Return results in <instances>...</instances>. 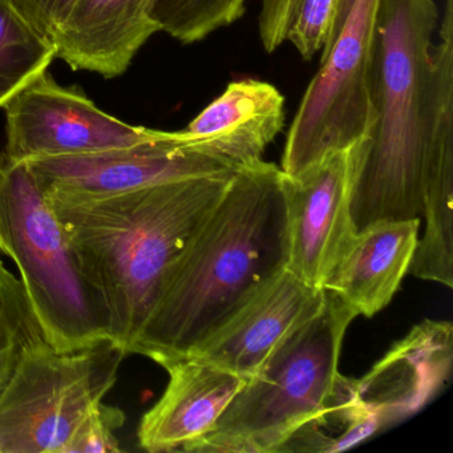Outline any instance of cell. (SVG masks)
<instances>
[{
    "mask_svg": "<svg viewBox=\"0 0 453 453\" xmlns=\"http://www.w3.org/2000/svg\"><path fill=\"white\" fill-rule=\"evenodd\" d=\"M375 120L351 197L357 232L421 219L426 173L453 163V0H380L373 65Z\"/></svg>",
    "mask_w": 453,
    "mask_h": 453,
    "instance_id": "cell-1",
    "label": "cell"
},
{
    "mask_svg": "<svg viewBox=\"0 0 453 453\" xmlns=\"http://www.w3.org/2000/svg\"><path fill=\"white\" fill-rule=\"evenodd\" d=\"M288 261L282 169H238L221 200L172 267L129 354L164 367L237 314Z\"/></svg>",
    "mask_w": 453,
    "mask_h": 453,
    "instance_id": "cell-2",
    "label": "cell"
},
{
    "mask_svg": "<svg viewBox=\"0 0 453 453\" xmlns=\"http://www.w3.org/2000/svg\"><path fill=\"white\" fill-rule=\"evenodd\" d=\"M234 173L192 177L100 197L46 192L104 302L110 339L129 355L172 267Z\"/></svg>",
    "mask_w": 453,
    "mask_h": 453,
    "instance_id": "cell-3",
    "label": "cell"
},
{
    "mask_svg": "<svg viewBox=\"0 0 453 453\" xmlns=\"http://www.w3.org/2000/svg\"><path fill=\"white\" fill-rule=\"evenodd\" d=\"M0 254L17 265L44 341L55 351L110 339V318L70 234L27 161L0 150Z\"/></svg>",
    "mask_w": 453,
    "mask_h": 453,
    "instance_id": "cell-4",
    "label": "cell"
},
{
    "mask_svg": "<svg viewBox=\"0 0 453 453\" xmlns=\"http://www.w3.org/2000/svg\"><path fill=\"white\" fill-rule=\"evenodd\" d=\"M325 293L322 309L275 349L188 452L278 453L330 402L342 376V344L357 314L333 291Z\"/></svg>",
    "mask_w": 453,
    "mask_h": 453,
    "instance_id": "cell-5",
    "label": "cell"
},
{
    "mask_svg": "<svg viewBox=\"0 0 453 453\" xmlns=\"http://www.w3.org/2000/svg\"><path fill=\"white\" fill-rule=\"evenodd\" d=\"M126 357L111 339L68 352L30 347L0 392V453H68Z\"/></svg>",
    "mask_w": 453,
    "mask_h": 453,
    "instance_id": "cell-6",
    "label": "cell"
},
{
    "mask_svg": "<svg viewBox=\"0 0 453 453\" xmlns=\"http://www.w3.org/2000/svg\"><path fill=\"white\" fill-rule=\"evenodd\" d=\"M380 0H355L288 129L282 171L298 174L367 139L375 120L373 65Z\"/></svg>",
    "mask_w": 453,
    "mask_h": 453,
    "instance_id": "cell-7",
    "label": "cell"
},
{
    "mask_svg": "<svg viewBox=\"0 0 453 453\" xmlns=\"http://www.w3.org/2000/svg\"><path fill=\"white\" fill-rule=\"evenodd\" d=\"M6 150L20 161L88 155L157 139L158 129L129 126L103 112L78 87L60 86L49 71L4 108Z\"/></svg>",
    "mask_w": 453,
    "mask_h": 453,
    "instance_id": "cell-8",
    "label": "cell"
},
{
    "mask_svg": "<svg viewBox=\"0 0 453 453\" xmlns=\"http://www.w3.org/2000/svg\"><path fill=\"white\" fill-rule=\"evenodd\" d=\"M362 142L328 153L294 176L282 171L288 232L286 269L314 288H323L357 233L351 197Z\"/></svg>",
    "mask_w": 453,
    "mask_h": 453,
    "instance_id": "cell-9",
    "label": "cell"
},
{
    "mask_svg": "<svg viewBox=\"0 0 453 453\" xmlns=\"http://www.w3.org/2000/svg\"><path fill=\"white\" fill-rule=\"evenodd\" d=\"M46 192L100 197L192 177L234 173L229 164L184 147L179 132L160 131L157 139L88 155L27 161Z\"/></svg>",
    "mask_w": 453,
    "mask_h": 453,
    "instance_id": "cell-10",
    "label": "cell"
},
{
    "mask_svg": "<svg viewBox=\"0 0 453 453\" xmlns=\"http://www.w3.org/2000/svg\"><path fill=\"white\" fill-rule=\"evenodd\" d=\"M325 296L323 288L283 270L187 357L249 380L291 333L322 309Z\"/></svg>",
    "mask_w": 453,
    "mask_h": 453,
    "instance_id": "cell-11",
    "label": "cell"
},
{
    "mask_svg": "<svg viewBox=\"0 0 453 453\" xmlns=\"http://www.w3.org/2000/svg\"><path fill=\"white\" fill-rule=\"evenodd\" d=\"M452 362V323L423 320L357 380V397L386 428L431 402L449 378Z\"/></svg>",
    "mask_w": 453,
    "mask_h": 453,
    "instance_id": "cell-12",
    "label": "cell"
},
{
    "mask_svg": "<svg viewBox=\"0 0 453 453\" xmlns=\"http://www.w3.org/2000/svg\"><path fill=\"white\" fill-rule=\"evenodd\" d=\"M285 126V97L266 81H233L184 131V147L234 169L262 160Z\"/></svg>",
    "mask_w": 453,
    "mask_h": 453,
    "instance_id": "cell-13",
    "label": "cell"
},
{
    "mask_svg": "<svg viewBox=\"0 0 453 453\" xmlns=\"http://www.w3.org/2000/svg\"><path fill=\"white\" fill-rule=\"evenodd\" d=\"M168 386L140 423V447L148 452H188L213 428L245 383L234 373L195 357L164 365Z\"/></svg>",
    "mask_w": 453,
    "mask_h": 453,
    "instance_id": "cell-14",
    "label": "cell"
},
{
    "mask_svg": "<svg viewBox=\"0 0 453 453\" xmlns=\"http://www.w3.org/2000/svg\"><path fill=\"white\" fill-rule=\"evenodd\" d=\"M153 0H76L52 35L57 58L73 71L104 79L124 75L142 46L160 33L150 19Z\"/></svg>",
    "mask_w": 453,
    "mask_h": 453,
    "instance_id": "cell-15",
    "label": "cell"
},
{
    "mask_svg": "<svg viewBox=\"0 0 453 453\" xmlns=\"http://www.w3.org/2000/svg\"><path fill=\"white\" fill-rule=\"evenodd\" d=\"M420 225L421 219L383 221L357 232L323 290L341 296L357 315L372 318L388 306L410 272Z\"/></svg>",
    "mask_w": 453,
    "mask_h": 453,
    "instance_id": "cell-16",
    "label": "cell"
},
{
    "mask_svg": "<svg viewBox=\"0 0 453 453\" xmlns=\"http://www.w3.org/2000/svg\"><path fill=\"white\" fill-rule=\"evenodd\" d=\"M383 428L380 420L357 397V379L342 375L330 402L299 426L278 453L343 452Z\"/></svg>",
    "mask_w": 453,
    "mask_h": 453,
    "instance_id": "cell-17",
    "label": "cell"
},
{
    "mask_svg": "<svg viewBox=\"0 0 453 453\" xmlns=\"http://www.w3.org/2000/svg\"><path fill=\"white\" fill-rule=\"evenodd\" d=\"M57 47L14 6L0 0V108L36 76L49 71Z\"/></svg>",
    "mask_w": 453,
    "mask_h": 453,
    "instance_id": "cell-18",
    "label": "cell"
},
{
    "mask_svg": "<svg viewBox=\"0 0 453 453\" xmlns=\"http://www.w3.org/2000/svg\"><path fill=\"white\" fill-rule=\"evenodd\" d=\"M42 342L46 341L22 282L0 259V392L22 355Z\"/></svg>",
    "mask_w": 453,
    "mask_h": 453,
    "instance_id": "cell-19",
    "label": "cell"
},
{
    "mask_svg": "<svg viewBox=\"0 0 453 453\" xmlns=\"http://www.w3.org/2000/svg\"><path fill=\"white\" fill-rule=\"evenodd\" d=\"M245 12L246 0H153L150 14L160 33L192 44L237 22Z\"/></svg>",
    "mask_w": 453,
    "mask_h": 453,
    "instance_id": "cell-20",
    "label": "cell"
},
{
    "mask_svg": "<svg viewBox=\"0 0 453 453\" xmlns=\"http://www.w3.org/2000/svg\"><path fill=\"white\" fill-rule=\"evenodd\" d=\"M339 0H303L288 34V41L304 60H311L330 39Z\"/></svg>",
    "mask_w": 453,
    "mask_h": 453,
    "instance_id": "cell-21",
    "label": "cell"
},
{
    "mask_svg": "<svg viewBox=\"0 0 453 453\" xmlns=\"http://www.w3.org/2000/svg\"><path fill=\"white\" fill-rule=\"evenodd\" d=\"M126 415L120 408L100 403L71 441L68 453H112L120 450L115 432Z\"/></svg>",
    "mask_w": 453,
    "mask_h": 453,
    "instance_id": "cell-22",
    "label": "cell"
},
{
    "mask_svg": "<svg viewBox=\"0 0 453 453\" xmlns=\"http://www.w3.org/2000/svg\"><path fill=\"white\" fill-rule=\"evenodd\" d=\"M259 38L265 51H277L288 41V30L303 0H261Z\"/></svg>",
    "mask_w": 453,
    "mask_h": 453,
    "instance_id": "cell-23",
    "label": "cell"
},
{
    "mask_svg": "<svg viewBox=\"0 0 453 453\" xmlns=\"http://www.w3.org/2000/svg\"><path fill=\"white\" fill-rule=\"evenodd\" d=\"M20 14L43 35L52 38L63 25L76 0H12Z\"/></svg>",
    "mask_w": 453,
    "mask_h": 453,
    "instance_id": "cell-24",
    "label": "cell"
},
{
    "mask_svg": "<svg viewBox=\"0 0 453 453\" xmlns=\"http://www.w3.org/2000/svg\"><path fill=\"white\" fill-rule=\"evenodd\" d=\"M355 0H339L338 12H336L335 22H334L333 31H331L330 39H328L327 44L325 49L322 50V57L326 52L330 50L331 44L335 41L338 36L339 31H341L342 26L346 22L347 17H349V10L354 6Z\"/></svg>",
    "mask_w": 453,
    "mask_h": 453,
    "instance_id": "cell-25",
    "label": "cell"
}]
</instances>
